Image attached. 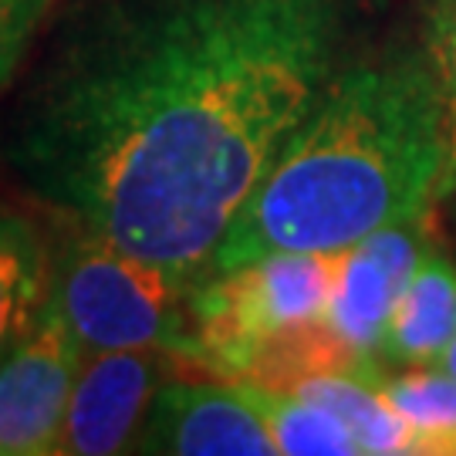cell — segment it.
Returning <instances> with one entry per match:
<instances>
[{
  "label": "cell",
  "instance_id": "5bb4252c",
  "mask_svg": "<svg viewBox=\"0 0 456 456\" xmlns=\"http://www.w3.org/2000/svg\"><path fill=\"white\" fill-rule=\"evenodd\" d=\"M426 65L433 71L436 95L443 109V139H446V163H443L440 193L436 200L456 190V0L429 4V34H426Z\"/></svg>",
  "mask_w": 456,
  "mask_h": 456
},
{
  "label": "cell",
  "instance_id": "3957f363",
  "mask_svg": "<svg viewBox=\"0 0 456 456\" xmlns=\"http://www.w3.org/2000/svg\"><path fill=\"white\" fill-rule=\"evenodd\" d=\"M65 224L71 230L51 250L48 301L85 352L169 348L183 359L190 297L203 274L129 254L75 220Z\"/></svg>",
  "mask_w": 456,
  "mask_h": 456
},
{
  "label": "cell",
  "instance_id": "52a82bcc",
  "mask_svg": "<svg viewBox=\"0 0 456 456\" xmlns=\"http://www.w3.org/2000/svg\"><path fill=\"white\" fill-rule=\"evenodd\" d=\"M132 453L274 456L277 443L244 382L169 379L152 395Z\"/></svg>",
  "mask_w": 456,
  "mask_h": 456
},
{
  "label": "cell",
  "instance_id": "5b68a950",
  "mask_svg": "<svg viewBox=\"0 0 456 456\" xmlns=\"http://www.w3.org/2000/svg\"><path fill=\"white\" fill-rule=\"evenodd\" d=\"M85 345L45 301L28 335L0 362V456H58Z\"/></svg>",
  "mask_w": 456,
  "mask_h": 456
},
{
  "label": "cell",
  "instance_id": "277c9868",
  "mask_svg": "<svg viewBox=\"0 0 456 456\" xmlns=\"http://www.w3.org/2000/svg\"><path fill=\"white\" fill-rule=\"evenodd\" d=\"M338 254H271L207 274L190 297L183 362L244 379L247 365L274 335L328 311Z\"/></svg>",
  "mask_w": 456,
  "mask_h": 456
},
{
  "label": "cell",
  "instance_id": "6da1fadb",
  "mask_svg": "<svg viewBox=\"0 0 456 456\" xmlns=\"http://www.w3.org/2000/svg\"><path fill=\"white\" fill-rule=\"evenodd\" d=\"M348 0H51L0 95V169L129 254L210 274L335 78Z\"/></svg>",
  "mask_w": 456,
  "mask_h": 456
},
{
  "label": "cell",
  "instance_id": "8992f818",
  "mask_svg": "<svg viewBox=\"0 0 456 456\" xmlns=\"http://www.w3.org/2000/svg\"><path fill=\"white\" fill-rule=\"evenodd\" d=\"M180 362L169 348L85 352L58 440V456L132 453L152 395L173 379Z\"/></svg>",
  "mask_w": 456,
  "mask_h": 456
},
{
  "label": "cell",
  "instance_id": "2e32d148",
  "mask_svg": "<svg viewBox=\"0 0 456 456\" xmlns=\"http://www.w3.org/2000/svg\"><path fill=\"white\" fill-rule=\"evenodd\" d=\"M433 365H436V369H443L446 375H453V379H456V335H453V342H450L446 348H443L440 359L433 362Z\"/></svg>",
  "mask_w": 456,
  "mask_h": 456
},
{
  "label": "cell",
  "instance_id": "ba28073f",
  "mask_svg": "<svg viewBox=\"0 0 456 456\" xmlns=\"http://www.w3.org/2000/svg\"><path fill=\"white\" fill-rule=\"evenodd\" d=\"M423 216L426 213L389 224L348 250H338V281H335V294L328 301L325 318L365 359L379 362V345L392 318V308L429 250Z\"/></svg>",
  "mask_w": 456,
  "mask_h": 456
},
{
  "label": "cell",
  "instance_id": "9a60e30c",
  "mask_svg": "<svg viewBox=\"0 0 456 456\" xmlns=\"http://www.w3.org/2000/svg\"><path fill=\"white\" fill-rule=\"evenodd\" d=\"M48 7L51 0H0V95L17 78Z\"/></svg>",
  "mask_w": 456,
  "mask_h": 456
},
{
  "label": "cell",
  "instance_id": "8fae6325",
  "mask_svg": "<svg viewBox=\"0 0 456 456\" xmlns=\"http://www.w3.org/2000/svg\"><path fill=\"white\" fill-rule=\"evenodd\" d=\"M294 395L335 412L359 440L362 453H423L419 433L382 399L375 382L359 375H314Z\"/></svg>",
  "mask_w": 456,
  "mask_h": 456
},
{
  "label": "cell",
  "instance_id": "7c38bea8",
  "mask_svg": "<svg viewBox=\"0 0 456 456\" xmlns=\"http://www.w3.org/2000/svg\"><path fill=\"white\" fill-rule=\"evenodd\" d=\"M250 399L261 409L264 423L277 443V453L288 456H355L362 453L359 440L348 426L328 412L325 406H314L294 392L264 389L254 382H244Z\"/></svg>",
  "mask_w": 456,
  "mask_h": 456
},
{
  "label": "cell",
  "instance_id": "7a4b0ae2",
  "mask_svg": "<svg viewBox=\"0 0 456 456\" xmlns=\"http://www.w3.org/2000/svg\"><path fill=\"white\" fill-rule=\"evenodd\" d=\"M446 139L426 58L335 75L216 244L210 274L271 254H338L419 216L440 193Z\"/></svg>",
  "mask_w": 456,
  "mask_h": 456
},
{
  "label": "cell",
  "instance_id": "9c48e42d",
  "mask_svg": "<svg viewBox=\"0 0 456 456\" xmlns=\"http://www.w3.org/2000/svg\"><path fill=\"white\" fill-rule=\"evenodd\" d=\"M456 335V264L440 254L426 250L419 267L409 277L406 291L395 301L386 325L379 362L423 369L440 359V352Z\"/></svg>",
  "mask_w": 456,
  "mask_h": 456
},
{
  "label": "cell",
  "instance_id": "4fadbf2b",
  "mask_svg": "<svg viewBox=\"0 0 456 456\" xmlns=\"http://www.w3.org/2000/svg\"><path fill=\"white\" fill-rule=\"evenodd\" d=\"M379 392L423 443V453H456V379L436 365L382 375Z\"/></svg>",
  "mask_w": 456,
  "mask_h": 456
},
{
  "label": "cell",
  "instance_id": "30bf717a",
  "mask_svg": "<svg viewBox=\"0 0 456 456\" xmlns=\"http://www.w3.org/2000/svg\"><path fill=\"white\" fill-rule=\"evenodd\" d=\"M51 250L31 216L0 210V362L48 301Z\"/></svg>",
  "mask_w": 456,
  "mask_h": 456
}]
</instances>
